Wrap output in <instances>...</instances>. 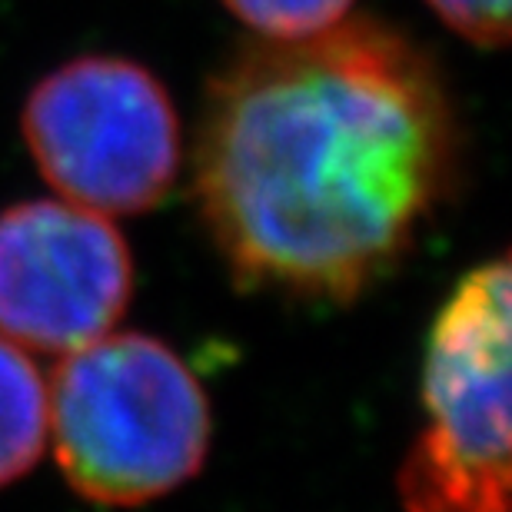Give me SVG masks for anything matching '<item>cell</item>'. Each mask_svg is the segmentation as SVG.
<instances>
[{
    "label": "cell",
    "instance_id": "7",
    "mask_svg": "<svg viewBox=\"0 0 512 512\" xmlns=\"http://www.w3.org/2000/svg\"><path fill=\"white\" fill-rule=\"evenodd\" d=\"M266 40H296L340 24L353 0H223Z\"/></svg>",
    "mask_w": 512,
    "mask_h": 512
},
{
    "label": "cell",
    "instance_id": "2",
    "mask_svg": "<svg viewBox=\"0 0 512 512\" xmlns=\"http://www.w3.org/2000/svg\"><path fill=\"white\" fill-rule=\"evenodd\" d=\"M50 389L57 466L94 506H147L207 463V389L173 346L147 333H104L67 353Z\"/></svg>",
    "mask_w": 512,
    "mask_h": 512
},
{
    "label": "cell",
    "instance_id": "8",
    "mask_svg": "<svg viewBox=\"0 0 512 512\" xmlns=\"http://www.w3.org/2000/svg\"><path fill=\"white\" fill-rule=\"evenodd\" d=\"M429 7L476 47H503L509 37V0H429Z\"/></svg>",
    "mask_w": 512,
    "mask_h": 512
},
{
    "label": "cell",
    "instance_id": "4",
    "mask_svg": "<svg viewBox=\"0 0 512 512\" xmlns=\"http://www.w3.org/2000/svg\"><path fill=\"white\" fill-rule=\"evenodd\" d=\"M40 177L67 203L133 217L167 200L180 173V117L147 67L77 57L30 90L20 114Z\"/></svg>",
    "mask_w": 512,
    "mask_h": 512
},
{
    "label": "cell",
    "instance_id": "1",
    "mask_svg": "<svg viewBox=\"0 0 512 512\" xmlns=\"http://www.w3.org/2000/svg\"><path fill=\"white\" fill-rule=\"evenodd\" d=\"M456 177L443 80L373 20L240 54L213 80L193 160L233 280L303 303H353L396 273Z\"/></svg>",
    "mask_w": 512,
    "mask_h": 512
},
{
    "label": "cell",
    "instance_id": "3",
    "mask_svg": "<svg viewBox=\"0 0 512 512\" xmlns=\"http://www.w3.org/2000/svg\"><path fill=\"white\" fill-rule=\"evenodd\" d=\"M509 260L473 266L423 353L426 426L399 466L406 512H509Z\"/></svg>",
    "mask_w": 512,
    "mask_h": 512
},
{
    "label": "cell",
    "instance_id": "6",
    "mask_svg": "<svg viewBox=\"0 0 512 512\" xmlns=\"http://www.w3.org/2000/svg\"><path fill=\"white\" fill-rule=\"evenodd\" d=\"M50 439V389L34 360L0 336V489L24 479Z\"/></svg>",
    "mask_w": 512,
    "mask_h": 512
},
{
    "label": "cell",
    "instance_id": "5",
    "mask_svg": "<svg viewBox=\"0 0 512 512\" xmlns=\"http://www.w3.org/2000/svg\"><path fill=\"white\" fill-rule=\"evenodd\" d=\"M133 260L104 213L67 200L0 210V336L20 350L74 353L127 313Z\"/></svg>",
    "mask_w": 512,
    "mask_h": 512
}]
</instances>
